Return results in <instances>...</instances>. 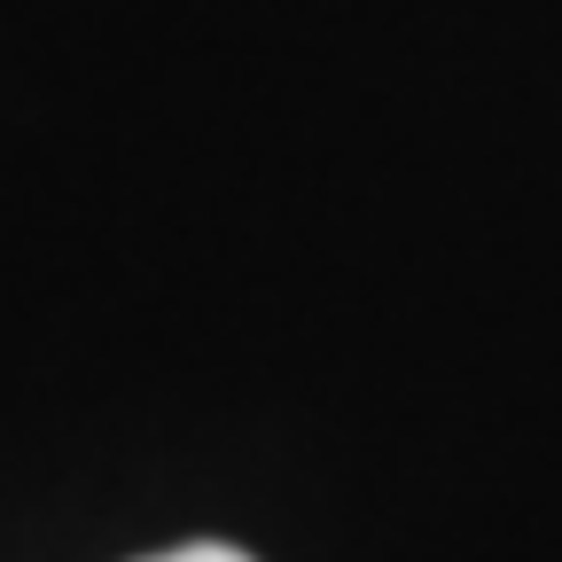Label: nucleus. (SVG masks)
I'll list each match as a JSON object with an SVG mask.
<instances>
[{"instance_id": "nucleus-1", "label": "nucleus", "mask_w": 562, "mask_h": 562, "mask_svg": "<svg viewBox=\"0 0 562 562\" xmlns=\"http://www.w3.org/2000/svg\"><path fill=\"white\" fill-rule=\"evenodd\" d=\"M149 562H250L243 547H172V554H149Z\"/></svg>"}]
</instances>
